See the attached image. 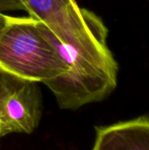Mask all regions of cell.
Segmentation results:
<instances>
[{"label":"cell","instance_id":"4","mask_svg":"<svg viewBox=\"0 0 149 150\" xmlns=\"http://www.w3.org/2000/svg\"><path fill=\"white\" fill-rule=\"evenodd\" d=\"M29 17L42 23L61 43L71 40L85 25L87 9L76 0H18Z\"/></svg>","mask_w":149,"mask_h":150},{"label":"cell","instance_id":"5","mask_svg":"<svg viewBox=\"0 0 149 150\" xmlns=\"http://www.w3.org/2000/svg\"><path fill=\"white\" fill-rule=\"evenodd\" d=\"M91 150H149V118L141 116L96 127Z\"/></svg>","mask_w":149,"mask_h":150},{"label":"cell","instance_id":"2","mask_svg":"<svg viewBox=\"0 0 149 150\" xmlns=\"http://www.w3.org/2000/svg\"><path fill=\"white\" fill-rule=\"evenodd\" d=\"M69 67L46 38L39 21L10 16L0 30V69L18 78L42 83L63 75Z\"/></svg>","mask_w":149,"mask_h":150},{"label":"cell","instance_id":"8","mask_svg":"<svg viewBox=\"0 0 149 150\" xmlns=\"http://www.w3.org/2000/svg\"><path fill=\"white\" fill-rule=\"evenodd\" d=\"M9 17L8 15H6L5 13L4 12H0V30L4 27V25L6 24L7 20L9 19Z\"/></svg>","mask_w":149,"mask_h":150},{"label":"cell","instance_id":"7","mask_svg":"<svg viewBox=\"0 0 149 150\" xmlns=\"http://www.w3.org/2000/svg\"><path fill=\"white\" fill-rule=\"evenodd\" d=\"M11 134L10 128L3 120H0V138L4 137L6 134Z\"/></svg>","mask_w":149,"mask_h":150},{"label":"cell","instance_id":"1","mask_svg":"<svg viewBox=\"0 0 149 150\" xmlns=\"http://www.w3.org/2000/svg\"><path fill=\"white\" fill-rule=\"evenodd\" d=\"M39 25L69 67L44 83L60 108L76 110L100 102L116 89L119 64L107 43L108 28L99 16L88 10L84 27L67 43L58 41L42 23Z\"/></svg>","mask_w":149,"mask_h":150},{"label":"cell","instance_id":"6","mask_svg":"<svg viewBox=\"0 0 149 150\" xmlns=\"http://www.w3.org/2000/svg\"><path fill=\"white\" fill-rule=\"evenodd\" d=\"M24 11L22 4L18 0H0V12Z\"/></svg>","mask_w":149,"mask_h":150},{"label":"cell","instance_id":"3","mask_svg":"<svg viewBox=\"0 0 149 150\" xmlns=\"http://www.w3.org/2000/svg\"><path fill=\"white\" fill-rule=\"evenodd\" d=\"M41 113L42 99L37 83L0 69V120L11 133H32L40 123Z\"/></svg>","mask_w":149,"mask_h":150}]
</instances>
